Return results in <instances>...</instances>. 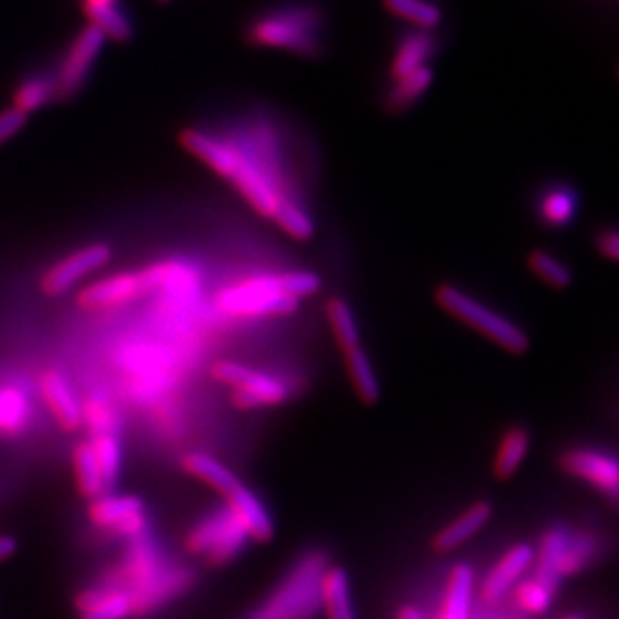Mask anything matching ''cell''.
I'll list each match as a JSON object with an SVG mask.
<instances>
[{"label":"cell","mask_w":619,"mask_h":619,"mask_svg":"<svg viewBox=\"0 0 619 619\" xmlns=\"http://www.w3.org/2000/svg\"><path fill=\"white\" fill-rule=\"evenodd\" d=\"M145 293L147 288L140 277V271H127L101 279L91 287L83 288L78 293V305L88 311L113 310L139 300Z\"/></svg>","instance_id":"obj_11"},{"label":"cell","mask_w":619,"mask_h":619,"mask_svg":"<svg viewBox=\"0 0 619 619\" xmlns=\"http://www.w3.org/2000/svg\"><path fill=\"white\" fill-rule=\"evenodd\" d=\"M321 609H325L327 619H355L349 577L339 567L327 569L323 576Z\"/></svg>","instance_id":"obj_20"},{"label":"cell","mask_w":619,"mask_h":619,"mask_svg":"<svg viewBox=\"0 0 619 619\" xmlns=\"http://www.w3.org/2000/svg\"><path fill=\"white\" fill-rule=\"evenodd\" d=\"M433 83V71L431 66H421L409 75L399 76L396 78V85L389 91V108L391 111H407L413 107L421 96L426 95L429 86Z\"/></svg>","instance_id":"obj_27"},{"label":"cell","mask_w":619,"mask_h":619,"mask_svg":"<svg viewBox=\"0 0 619 619\" xmlns=\"http://www.w3.org/2000/svg\"><path fill=\"white\" fill-rule=\"evenodd\" d=\"M81 423H85L91 436L117 433L118 417L115 407L105 396H91L81 406Z\"/></svg>","instance_id":"obj_36"},{"label":"cell","mask_w":619,"mask_h":619,"mask_svg":"<svg viewBox=\"0 0 619 619\" xmlns=\"http://www.w3.org/2000/svg\"><path fill=\"white\" fill-rule=\"evenodd\" d=\"M527 263H529V269L534 271L535 275L552 287L566 288L574 281V275H571V271L566 263H562L557 256L547 253V251H534Z\"/></svg>","instance_id":"obj_39"},{"label":"cell","mask_w":619,"mask_h":619,"mask_svg":"<svg viewBox=\"0 0 619 619\" xmlns=\"http://www.w3.org/2000/svg\"><path fill=\"white\" fill-rule=\"evenodd\" d=\"M117 7V0H83V12L96 11V9H107Z\"/></svg>","instance_id":"obj_44"},{"label":"cell","mask_w":619,"mask_h":619,"mask_svg":"<svg viewBox=\"0 0 619 619\" xmlns=\"http://www.w3.org/2000/svg\"><path fill=\"white\" fill-rule=\"evenodd\" d=\"M433 49H436V41H433L431 32H409L397 46L396 56L391 61V76L399 78V76L409 75L417 69L426 66Z\"/></svg>","instance_id":"obj_21"},{"label":"cell","mask_w":619,"mask_h":619,"mask_svg":"<svg viewBox=\"0 0 619 619\" xmlns=\"http://www.w3.org/2000/svg\"><path fill=\"white\" fill-rule=\"evenodd\" d=\"M287 385L275 375L261 374L249 367L243 381L233 387V403L241 409L281 406L287 401Z\"/></svg>","instance_id":"obj_15"},{"label":"cell","mask_w":619,"mask_h":619,"mask_svg":"<svg viewBox=\"0 0 619 619\" xmlns=\"http://www.w3.org/2000/svg\"><path fill=\"white\" fill-rule=\"evenodd\" d=\"M73 465H75L76 487L88 500H95L98 495H105V481L98 470L93 449L88 441L78 443L73 453Z\"/></svg>","instance_id":"obj_30"},{"label":"cell","mask_w":619,"mask_h":619,"mask_svg":"<svg viewBox=\"0 0 619 619\" xmlns=\"http://www.w3.org/2000/svg\"><path fill=\"white\" fill-rule=\"evenodd\" d=\"M527 449H529V436L525 429L507 431L500 443L497 458H495V475L502 480H507L510 475H513L525 460Z\"/></svg>","instance_id":"obj_35"},{"label":"cell","mask_w":619,"mask_h":619,"mask_svg":"<svg viewBox=\"0 0 619 619\" xmlns=\"http://www.w3.org/2000/svg\"><path fill=\"white\" fill-rule=\"evenodd\" d=\"M224 500H227V507L239 520V524L245 527L249 537H253L256 542H269L273 537L271 515L263 507V503L256 500L255 493L249 492L243 483Z\"/></svg>","instance_id":"obj_17"},{"label":"cell","mask_w":619,"mask_h":619,"mask_svg":"<svg viewBox=\"0 0 619 619\" xmlns=\"http://www.w3.org/2000/svg\"><path fill=\"white\" fill-rule=\"evenodd\" d=\"M27 123V115H22L17 108H7L0 113V145L11 140L17 133H21Z\"/></svg>","instance_id":"obj_41"},{"label":"cell","mask_w":619,"mask_h":619,"mask_svg":"<svg viewBox=\"0 0 619 619\" xmlns=\"http://www.w3.org/2000/svg\"><path fill=\"white\" fill-rule=\"evenodd\" d=\"M556 588L554 584L545 581L542 577H529V579H524L522 584H517L515 588V604L517 608L524 609L527 613L532 616H539L544 613L552 606L554 601V596H556Z\"/></svg>","instance_id":"obj_34"},{"label":"cell","mask_w":619,"mask_h":619,"mask_svg":"<svg viewBox=\"0 0 619 619\" xmlns=\"http://www.w3.org/2000/svg\"><path fill=\"white\" fill-rule=\"evenodd\" d=\"M598 542L588 534H569L566 549L559 562V577L576 576L588 566L591 557L596 554Z\"/></svg>","instance_id":"obj_38"},{"label":"cell","mask_w":619,"mask_h":619,"mask_svg":"<svg viewBox=\"0 0 619 619\" xmlns=\"http://www.w3.org/2000/svg\"><path fill=\"white\" fill-rule=\"evenodd\" d=\"M31 416V403L24 391L9 385L0 387V436L14 438L27 429Z\"/></svg>","instance_id":"obj_24"},{"label":"cell","mask_w":619,"mask_h":619,"mask_svg":"<svg viewBox=\"0 0 619 619\" xmlns=\"http://www.w3.org/2000/svg\"><path fill=\"white\" fill-rule=\"evenodd\" d=\"M182 468H185V471H189L192 478L204 481L217 492L223 493L224 497H229L241 485V481L237 480L235 475L227 470L223 463H219L207 453H189L182 460Z\"/></svg>","instance_id":"obj_23"},{"label":"cell","mask_w":619,"mask_h":619,"mask_svg":"<svg viewBox=\"0 0 619 619\" xmlns=\"http://www.w3.org/2000/svg\"><path fill=\"white\" fill-rule=\"evenodd\" d=\"M562 463L569 473L589 481L591 485L598 487L599 492L608 493L611 500H616L619 471L613 458L598 453V451H589V449H574L566 453Z\"/></svg>","instance_id":"obj_14"},{"label":"cell","mask_w":619,"mask_h":619,"mask_svg":"<svg viewBox=\"0 0 619 619\" xmlns=\"http://www.w3.org/2000/svg\"><path fill=\"white\" fill-rule=\"evenodd\" d=\"M78 619H127L133 616V604L125 589H93L78 598Z\"/></svg>","instance_id":"obj_18"},{"label":"cell","mask_w":619,"mask_h":619,"mask_svg":"<svg viewBox=\"0 0 619 619\" xmlns=\"http://www.w3.org/2000/svg\"><path fill=\"white\" fill-rule=\"evenodd\" d=\"M598 249L601 255L609 261H618L619 256V237L616 231H606L598 239Z\"/></svg>","instance_id":"obj_42"},{"label":"cell","mask_w":619,"mask_h":619,"mask_svg":"<svg viewBox=\"0 0 619 619\" xmlns=\"http://www.w3.org/2000/svg\"><path fill=\"white\" fill-rule=\"evenodd\" d=\"M569 532L564 527H552L542 539L539 545V557H537V571L535 576L557 586L559 584V562L566 549Z\"/></svg>","instance_id":"obj_29"},{"label":"cell","mask_w":619,"mask_h":619,"mask_svg":"<svg viewBox=\"0 0 619 619\" xmlns=\"http://www.w3.org/2000/svg\"><path fill=\"white\" fill-rule=\"evenodd\" d=\"M54 96H56L54 78L32 76L17 86L14 96H12V108L21 111L22 115H29V113L44 107Z\"/></svg>","instance_id":"obj_33"},{"label":"cell","mask_w":619,"mask_h":619,"mask_svg":"<svg viewBox=\"0 0 619 619\" xmlns=\"http://www.w3.org/2000/svg\"><path fill=\"white\" fill-rule=\"evenodd\" d=\"M125 591L133 604V616L147 613L187 588L189 576L182 569L165 566L150 542H137L123 567Z\"/></svg>","instance_id":"obj_1"},{"label":"cell","mask_w":619,"mask_h":619,"mask_svg":"<svg viewBox=\"0 0 619 619\" xmlns=\"http://www.w3.org/2000/svg\"><path fill=\"white\" fill-rule=\"evenodd\" d=\"M88 445L93 449L98 470L105 481V492L113 490L117 485L120 475V463H123V449L118 441L117 433H98L91 436Z\"/></svg>","instance_id":"obj_28"},{"label":"cell","mask_w":619,"mask_h":619,"mask_svg":"<svg viewBox=\"0 0 619 619\" xmlns=\"http://www.w3.org/2000/svg\"><path fill=\"white\" fill-rule=\"evenodd\" d=\"M88 520L125 537H140L147 532L145 505L133 495H98L88 505Z\"/></svg>","instance_id":"obj_8"},{"label":"cell","mask_w":619,"mask_h":619,"mask_svg":"<svg viewBox=\"0 0 619 619\" xmlns=\"http://www.w3.org/2000/svg\"><path fill=\"white\" fill-rule=\"evenodd\" d=\"M384 7L397 19L417 27V31H433L441 24L443 12L431 0H384Z\"/></svg>","instance_id":"obj_26"},{"label":"cell","mask_w":619,"mask_h":619,"mask_svg":"<svg viewBox=\"0 0 619 619\" xmlns=\"http://www.w3.org/2000/svg\"><path fill=\"white\" fill-rule=\"evenodd\" d=\"M475 574L468 564L453 567L449 576L448 594L443 601L441 619H470Z\"/></svg>","instance_id":"obj_22"},{"label":"cell","mask_w":619,"mask_h":619,"mask_svg":"<svg viewBox=\"0 0 619 619\" xmlns=\"http://www.w3.org/2000/svg\"><path fill=\"white\" fill-rule=\"evenodd\" d=\"M279 285L283 288V293H287L295 300H303L319 293L323 283L319 275L310 273V271H293V273H283L279 275Z\"/></svg>","instance_id":"obj_40"},{"label":"cell","mask_w":619,"mask_h":619,"mask_svg":"<svg viewBox=\"0 0 619 619\" xmlns=\"http://www.w3.org/2000/svg\"><path fill=\"white\" fill-rule=\"evenodd\" d=\"M397 619H426L423 618V613L419 611L417 608H411V606H407V608L401 609L399 611V618Z\"/></svg>","instance_id":"obj_45"},{"label":"cell","mask_w":619,"mask_h":619,"mask_svg":"<svg viewBox=\"0 0 619 619\" xmlns=\"http://www.w3.org/2000/svg\"><path fill=\"white\" fill-rule=\"evenodd\" d=\"M239 153H241V157H239V165H237L235 175L231 177V182L235 185L237 191L243 195V199L255 209L256 213L273 219L279 204L285 199L279 191L275 167H271L261 159H255L241 147H239Z\"/></svg>","instance_id":"obj_7"},{"label":"cell","mask_w":619,"mask_h":619,"mask_svg":"<svg viewBox=\"0 0 619 619\" xmlns=\"http://www.w3.org/2000/svg\"><path fill=\"white\" fill-rule=\"evenodd\" d=\"M251 539L245 527L239 524L233 512L224 505L219 512L209 513L195 525L187 537V549L197 556H207L211 564H227Z\"/></svg>","instance_id":"obj_6"},{"label":"cell","mask_w":619,"mask_h":619,"mask_svg":"<svg viewBox=\"0 0 619 619\" xmlns=\"http://www.w3.org/2000/svg\"><path fill=\"white\" fill-rule=\"evenodd\" d=\"M343 355H345V365H347V371H349L357 396L361 397L364 403L371 406L379 399V384L375 377L374 365L361 347L343 353Z\"/></svg>","instance_id":"obj_31"},{"label":"cell","mask_w":619,"mask_h":619,"mask_svg":"<svg viewBox=\"0 0 619 619\" xmlns=\"http://www.w3.org/2000/svg\"><path fill=\"white\" fill-rule=\"evenodd\" d=\"M273 221L287 233L288 237L297 239V241H310L315 233V223L311 219V214L295 203L293 199H283L277 207V211L273 214Z\"/></svg>","instance_id":"obj_37"},{"label":"cell","mask_w":619,"mask_h":619,"mask_svg":"<svg viewBox=\"0 0 619 619\" xmlns=\"http://www.w3.org/2000/svg\"><path fill=\"white\" fill-rule=\"evenodd\" d=\"M217 303L224 313L235 317L288 315L300 307V300L283 293L279 275L246 279L239 285L221 291Z\"/></svg>","instance_id":"obj_5"},{"label":"cell","mask_w":619,"mask_h":619,"mask_svg":"<svg viewBox=\"0 0 619 619\" xmlns=\"http://www.w3.org/2000/svg\"><path fill=\"white\" fill-rule=\"evenodd\" d=\"M534 562L535 552L532 545L520 544L512 547L485 577V581L481 586L483 599L487 604L502 601Z\"/></svg>","instance_id":"obj_13"},{"label":"cell","mask_w":619,"mask_h":619,"mask_svg":"<svg viewBox=\"0 0 619 619\" xmlns=\"http://www.w3.org/2000/svg\"><path fill=\"white\" fill-rule=\"evenodd\" d=\"M492 517V505L490 503L480 502L471 505L468 512L460 515L458 520H453L451 524L445 525L433 539V545L439 552H451L461 544H465L470 537L478 534L483 525L490 522Z\"/></svg>","instance_id":"obj_19"},{"label":"cell","mask_w":619,"mask_h":619,"mask_svg":"<svg viewBox=\"0 0 619 619\" xmlns=\"http://www.w3.org/2000/svg\"><path fill=\"white\" fill-rule=\"evenodd\" d=\"M111 256H113L111 246L101 245V243L83 246L49 269L41 279V288L46 295L59 297L69 288L75 287L81 279L105 267L111 261Z\"/></svg>","instance_id":"obj_9"},{"label":"cell","mask_w":619,"mask_h":619,"mask_svg":"<svg viewBox=\"0 0 619 619\" xmlns=\"http://www.w3.org/2000/svg\"><path fill=\"white\" fill-rule=\"evenodd\" d=\"M159 2H169V0H159Z\"/></svg>","instance_id":"obj_46"},{"label":"cell","mask_w":619,"mask_h":619,"mask_svg":"<svg viewBox=\"0 0 619 619\" xmlns=\"http://www.w3.org/2000/svg\"><path fill=\"white\" fill-rule=\"evenodd\" d=\"M579 199L577 192L569 187H554L552 191L545 192L539 201V219L545 227L552 229H564L574 223Z\"/></svg>","instance_id":"obj_25"},{"label":"cell","mask_w":619,"mask_h":619,"mask_svg":"<svg viewBox=\"0 0 619 619\" xmlns=\"http://www.w3.org/2000/svg\"><path fill=\"white\" fill-rule=\"evenodd\" d=\"M41 394L44 403L53 413L54 421L64 431H75L81 428V403L76 401L75 394L63 375L54 369L44 371L41 377Z\"/></svg>","instance_id":"obj_16"},{"label":"cell","mask_w":619,"mask_h":619,"mask_svg":"<svg viewBox=\"0 0 619 619\" xmlns=\"http://www.w3.org/2000/svg\"><path fill=\"white\" fill-rule=\"evenodd\" d=\"M566 619H579V618H566Z\"/></svg>","instance_id":"obj_47"},{"label":"cell","mask_w":619,"mask_h":619,"mask_svg":"<svg viewBox=\"0 0 619 619\" xmlns=\"http://www.w3.org/2000/svg\"><path fill=\"white\" fill-rule=\"evenodd\" d=\"M179 140L191 155L203 160L211 171L231 181V177L235 175L237 165H239V157H241L235 143L217 139L213 135L199 130V128H185Z\"/></svg>","instance_id":"obj_12"},{"label":"cell","mask_w":619,"mask_h":619,"mask_svg":"<svg viewBox=\"0 0 619 619\" xmlns=\"http://www.w3.org/2000/svg\"><path fill=\"white\" fill-rule=\"evenodd\" d=\"M327 317H329L335 339L339 343L343 353L361 347V337H359L355 313H353L347 301L342 300V297H333L327 303Z\"/></svg>","instance_id":"obj_32"},{"label":"cell","mask_w":619,"mask_h":619,"mask_svg":"<svg viewBox=\"0 0 619 619\" xmlns=\"http://www.w3.org/2000/svg\"><path fill=\"white\" fill-rule=\"evenodd\" d=\"M103 44H105V36L95 27L88 24L86 29L78 32L75 43L64 56L59 78H54L56 96L75 95L76 91L85 85L86 75L95 64L96 56L103 51Z\"/></svg>","instance_id":"obj_10"},{"label":"cell","mask_w":619,"mask_h":619,"mask_svg":"<svg viewBox=\"0 0 619 619\" xmlns=\"http://www.w3.org/2000/svg\"><path fill=\"white\" fill-rule=\"evenodd\" d=\"M327 557L315 552L303 557L277 591L246 619H311L321 609V581Z\"/></svg>","instance_id":"obj_3"},{"label":"cell","mask_w":619,"mask_h":619,"mask_svg":"<svg viewBox=\"0 0 619 619\" xmlns=\"http://www.w3.org/2000/svg\"><path fill=\"white\" fill-rule=\"evenodd\" d=\"M17 547H19V544H17V539L12 535H0V564L14 556Z\"/></svg>","instance_id":"obj_43"},{"label":"cell","mask_w":619,"mask_h":619,"mask_svg":"<svg viewBox=\"0 0 619 619\" xmlns=\"http://www.w3.org/2000/svg\"><path fill=\"white\" fill-rule=\"evenodd\" d=\"M439 307L448 311L449 315L463 321L475 332L483 333L487 339L497 343L503 349L512 353H525L529 349V337L522 332L513 321L502 313L473 300L465 291L453 285H441L436 291Z\"/></svg>","instance_id":"obj_4"},{"label":"cell","mask_w":619,"mask_h":619,"mask_svg":"<svg viewBox=\"0 0 619 619\" xmlns=\"http://www.w3.org/2000/svg\"><path fill=\"white\" fill-rule=\"evenodd\" d=\"M319 14L313 7L291 4L267 12L249 24V43L263 49H279L301 56H315L321 49Z\"/></svg>","instance_id":"obj_2"}]
</instances>
